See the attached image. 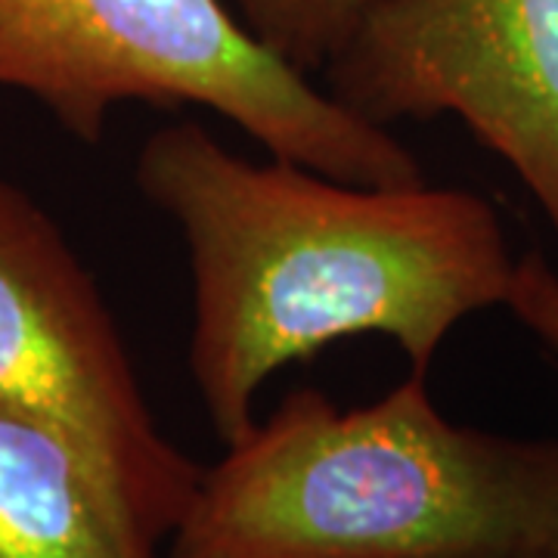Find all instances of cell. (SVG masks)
Wrapping results in <instances>:
<instances>
[{
  "label": "cell",
  "instance_id": "277c9868",
  "mask_svg": "<svg viewBox=\"0 0 558 558\" xmlns=\"http://www.w3.org/2000/svg\"><path fill=\"white\" fill-rule=\"evenodd\" d=\"M0 407L60 435L165 543L202 465L161 435L119 326L50 215L0 178Z\"/></svg>",
  "mask_w": 558,
  "mask_h": 558
},
{
  "label": "cell",
  "instance_id": "3957f363",
  "mask_svg": "<svg viewBox=\"0 0 558 558\" xmlns=\"http://www.w3.org/2000/svg\"><path fill=\"white\" fill-rule=\"evenodd\" d=\"M0 87L87 143L124 102L202 106L270 156L339 180H425L413 149L277 57L223 0H0Z\"/></svg>",
  "mask_w": 558,
  "mask_h": 558
},
{
  "label": "cell",
  "instance_id": "52a82bcc",
  "mask_svg": "<svg viewBox=\"0 0 558 558\" xmlns=\"http://www.w3.org/2000/svg\"><path fill=\"white\" fill-rule=\"evenodd\" d=\"M242 22L304 75L323 72L376 0H236Z\"/></svg>",
  "mask_w": 558,
  "mask_h": 558
},
{
  "label": "cell",
  "instance_id": "6da1fadb",
  "mask_svg": "<svg viewBox=\"0 0 558 558\" xmlns=\"http://www.w3.org/2000/svg\"><path fill=\"white\" fill-rule=\"evenodd\" d=\"M134 178L186 245L190 376L223 447L258 422L264 381L332 341L381 336L425 373L462 319L506 307L519 264L469 190L242 159L196 121L146 140Z\"/></svg>",
  "mask_w": 558,
  "mask_h": 558
},
{
  "label": "cell",
  "instance_id": "ba28073f",
  "mask_svg": "<svg viewBox=\"0 0 558 558\" xmlns=\"http://www.w3.org/2000/svg\"><path fill=\"white\" fill-rule=\"evenodd\" d=\"M506 307L558 363V270L537 252L515 264Z\"/></svg>",
  "mask_w": 558,
  "mask_h": 558
},
{
  "label": "cell",
  "instance_id": "5b68a950",
  "mask_svg": "<svg viewBox=\"0 0 558 558\" xmlns=\"http://www.w3.org/2000/svg\"><path fill=\"white\" fill-rule=\"evenodd\" d=\"M323 75L379 128L457 116L558 240V0H376Z\"/></svg>",
  "mask_w": 558,
  "mask_h": 558
},
{
  "label": "cell",
  "instance_id": "9c48e42d",
  "mask_svg": "<svg viewBox=\"0 0 558 558\" xmlns=\"http://www.w3.org/2000/svg\"><path fill=\"white\" fill-rule=\"evenodd\" d=\"M539 558H558V556H539Z\"/></svg>",
  "mask_w": 558,
  "mask_h": 558
},
{
  "label": "cell",
  "instance_id": "7a4b0ae2",
  "mask_svg": "<svg viewBox=\"0 0 558 558\" xmlns=\"http://www.w3.org/2000/svg\"><path fill=\"white\" fill-rule=\"evenodd\" d=\"M165 543V558L558 556V438L457 425L416 369L348 410L295 388L202 469Z\"/></svg>",
  "mask_w": 558,
  "mask_h": 558
},
{
  "label": "cell",
  "instance_id": "8992f818",
  "mask_svg": "<svg viewBox=\"0 0 558 558\" xmlns=\"http://www.w3.org/2000/svg\"><path fill=\"white\" fill-rule=\"evenodd\" d=\"M159 546L60 435L0 407V558H159Z\"/></svg>",
  "mask_w": 558,
  "mask_h": 558
}]
</instances>
